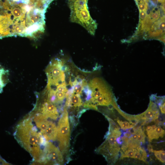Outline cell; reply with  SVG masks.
Returning <instances> with one entry per match:
<instances>
[{
  "label": "cell",
  "instance_id": "1",
  "mask_svg": "<svg viewBox=\"0 0 165 165\" xmlns=\"http://www.w3.org/2000/svg\"><path fill=\"white\" fill-rule=\"evenodd\" d=\"M32 122L29 115L24 118L16 125L13 136L19 144L32 156L33 163L40 164L43 154L42 146L44 145L46 141Z\"/></svg>",
  "mask_w": 165,
  "mask_h": 165
},
{
  "label": "cell",
  "instance_id": "2",
  "mask_svg": "<svg viewBox=\"0 0 165 165\" xmlns=\"http://www.w3.org/2000/svg\"><path fill=\"white\" fill-rule=\"evenodd\" d=\"M109 122V130L106 135V139L96 149V152L102 155L107 162L112 164L115 163L119 157L120 145L117 140L122 133L119 127L112 120Z\"/></svg>",
  "mask_w": 165,
  "mask_h": 165
},
{
  "label": "cell",
  "instance_id": "3",
  "mask_svg": "<svg viewBox=\"0 0 165 165\" xmlns=\"http://www.w3.org/2000/svg\"><path fill=\"white\" fill-rule=\"evenodd\" d=\"M85 0H69L71 21L79 24L91 35H94L97 28L95 21L90 16Z\"/></svg>",
  "mask_w": 165,
  "mask_h": 165
},
{
  "label": "cell",
  "instance_id": "4",
  "mask_svg": "<svg viewBox=\"0 0 165 165\" xmlns=\"http://www.w3.org/2000/svg\"><path fill=\"white\" fill-rule=\"evenodd\" d=\"M57 128V139L59 143L60 150L62 153H64L68 149L70 137L68 113L66 108H64L58 121Z\"/></svg>",
  "mask_w": 165,
  "mask_h": 165
},
{
  "label": "cell",
  "instance_id": "5",
  "mask_svg": "<svg viewBox=\"0 0 165 165\" xmlns=\"http://www.w3.org/2000/svg\"><path fill=\"white\" fill-rule=\"evenodd\" d=\"M44 146L41 163L50 164H63V156L58 147L51 142L47 141Z\"/></svg>",
  "mask_w": 165,
  "mask_h": 165
},
{
  "label": "cell",
  "instance_id": "6",
  "mask_svg": "<svg viewBox=\"0 0 165 165\" xmlns=\"http://www.w3.org/2000/svg\"><path fill=\"white\" fill-rule=\"evenodd\" d=\"M31 112L38 113L47 119L56 120L59 113L56 106L52 103L46 100L41 102L37 100L35 107Z\"/></svg>",
  "mask_w": 165,
  "mask_h": 165
},
{
  "label": "cell",
  "instance_id": "7",
  "mask_svg": "<svg viewBox=\"0 0 165 165\" xmlns=\"http://www.w3.org/2000/svg\"><path fill=\"white\" fill-rule=\"evenodd\" d=\"M13 20L11 14L6 12L3 14H0V36L11 35L10 27H12L13 29Z\"/></svg>",
  "mask_w": 165,
  "mask_h": 165
},
{
  "label": "cell",
  "instance_id": "8",
  "mask_svg": "<svg viewBox=\"0 0 165 165\" xmlns=\"http://www.w3.org/2000/svg\"><path fill=\"white\" fill-rule=\"evenodd\" d=\"M160 115L158 109L152 108L148 107L144 112L137 115V118L140 121L142 120L144 123L151 121H154L157 119Z\"/></svg>",
  "mask_w": 165,
  "mask_h": 165
},
{
  "label": "cell",
  "instance_id": "9",
  "mask_svg": "<svg viewBox=\"0 0 165 165\" xmlns=\"http://www.w3.org/2000/svg\"><path fill=\"white\" fill-rule=\"evenodd\" d=\"M133 158L137 159L147 163V156L146 151L141 146L135 148Z\"/></svg>",
  "mask_w": 165,
  "mask_h": 165
},
{
  "label": "cell",
  "instance_id": "10",
  "mask_svg": "<svg viewBox=\"0 0 165 165\" xmlns=\"http://www.w3.org/2000/svg\"><path fill=\"white\" fill-rule=\"evenodd\" d=\"M70 104L73 106L79 107L82 105V102L80 95L78 94H73L69 100Z\"/></svg>",
  "mask_w": 165,
  "mask_h": 165
},
{
  "label": "cell",
  "instance_id": "11",
  "mask_svg": "<svg viewBox=\"0 0 165 165\" xmlns=\"http://www.w3.org/2000/svg\"><path fill=\"white\" fill-rule=\"evenodd\" d=\"M165 134V130L160 126L156 127L155 131L151 136L148 140L149 142H151L153 139H158L159 137L163 138Z\"/></svg>",
  "mask_w": 165,
  "mask_h": 165
},
{
  "label": "cell",
  "instance_id": "12",
  "mask_svg": "<svg viewBox=\"0 0 165 165\" xmlns=\"http://www.w3.org/2000/svg\"><path fill=\"white\" fill-rule=\"evenodd\" d=\"M135 148H128L124 152L121 153V155L120 159H123V158L126 157H130L133 158L135 151Z\"/></svg>",
  "mask_w": 165,
  "mask_h": 165
},
{
  "label": "cell",
  "instance_id": "13",
  "mask_svg": "<svg viewBox=\"0 0 165 165\" xmlns=\"http://www.w3.org/2000/svg\"><path fill=\"white\" fill-rule=\"evenodd\" d=\"M160 15V12L158 8L156 7L152 10L148 16L153 22L159 19Z\"/></svg>",
  "mask_w": 165,
  "mask_h": 165
},
{
  "label": "cell",
  "instance_id": "14",
  "mask_svg": "<svg viewBox=\"0 0 165 165\" xmlns=\"http://www.w3.org/2000/svg\"><path fill=\"white\" fill-rule=\"evenodd\" d=\"M116 121L120 126L121 128L123 130H127L133 128L135 125L132 124H130L127 121H123L117 119Z\"/></svg>",
  "mask_w": 165,
  "mask_h": 165
},
{
  "label": "cell",
  "instance_id": "15",
  "mask_svg": "<svg viewBox=\"0 0 165 165\" xmlns=\"http://www.w3.org/2000/svg\"><path fill=\"white\" fill-rule=\"evenodd\" d=\"M153 152L156 157L160 161L165 163V151L163 150H153Z\"/></svg>",
  "mask_w": 165,
  "mask_h": 165
},
{
  "label": "cell",
  "instance_id": "16",
  "mask_svg": "<svg viewBox=\"0 0 165 165\" xmlns=\"http://www.w3.org/2000/svg\"><path fill=\"white\" fill-rule=\"evenodd\" d=\"M82 83L81 82L75 83L73 89L74 93L80 94L82 93Z\"/></svg>",
  "mask_w": 165,
  "mask_h": 165
},
{
  "label": "cell",
  "instance_id": "17",
  "mask_svg": "<svg viewBox=\"0 0 165 165\" xmlns=\"http://www.w3.org/2000/svg\"><path fill=\"white\" fill-rule=\"evenodd\" d=\"M140 12V22L143 21L147 17L146 12L142 11Z\"/></svg>",
  "mask_w": 165,
  "mask_h": 165
},
{
  "label": "cell",
  "instance_id": "18",
  "mask_svg": "<svg viewBox=\"0 0 165 165\" xmlns=\"http://www.w3.org/2000/svg\"><path fill=\"white\" fill-rule=\"evenodd\" d=\"M161 112L163 114L165 113V103L159 107Z\"/></svg>",
  "mask_w": 165,
  "mask_h": 165
},
{
  "label": "cell",
  "instance_id": "19",
  "mask_svg": "<svg viewBox=\"0 0 165 165\" xmlns=\"http://www.w3.org/2000/svg\"><path fill=\"white\" fill-rule=\"evenodd\" d=\"M148 149L149 152H153V150L152 148V146L150 144L148 145Z\"/></svg>",
  "mask_w": 165,
  "mask_h": 165
},
{
  "label": "cell",
  "instance_id": "20",
  "mask_svg": "<svg viewBox=\"0 0 165 165\" xmlns=\"http://www.w3.org/2000/svg\"><path fill=\"white\" fill-rule=\"evenodd\" d=\"M151 126H147L146 128V131L147 132V133H148L150 132V131L151 130Z\"/></svg>",
  "mask_w": 165,
  "mask_h": 165
},
{
  "label": "cell",
  "instance_id": "21",
  "mask_svg": "<svg viewBox=\"0 0 165 165\" xmlns=\"http://www.w3.org/2000/svg\"><path fill=\"white\" fill-rule=\"evenodd\" d=\"M1 80V79H0V90L1 89L2 86H3V85L2 82Z\"/></svg>",
  "mask_w": 165,
  "mask_h": 165
},
{
  "label": "cell",
  "instance_id": "22",
  "mask_svg": "<svg viewBox=\"0 0 165 165\" xmlns=\"http://www.w3.org/2000/svg\"><path fill=\"white\" fill-rule=\"evenodd\" d=\"M157 0L159 2H161L163 3H164L165 0Z\"/></svg>",
  "mask_w": 165,
  "mask_h": 165
},
{
  "label": "cell",
  "instance_id": "23",
  "mask_svg": "<svg viewBox=\"0 0 165 165\" xmlns=\"http://www.w3.org/2000/svg\"><path fill=\"white\" fill-rule=\"evenodd\" d=\"M2 161V160L1 158V157H0V162H1Z\"/></svg>",
  "mask_w": 165,
  "mask_h": 165
},
{
  "label": "cell",
  "instance_id": "24",
  "mask_svg": "<svg viewBox=\"0 0 165 165\" xmlns=\"http://www.w3.org/2000/svg\"><path fill=\"white\" fill-rule=\"evenodd\" d=\"M86 1H87V0H85Z\"/></svg>",
  "mask_w": 165,
  "mask_h": 165
},
{
  "label": "cell",
  "instance_id": "25",
  "mask_svg": "<svg viewBox=\"0 0 165 165\" xmlns=\"http://www.w3.org/2000/svg\"></svg>",
  "mask_w": 165,
  "mask_h": 165
}]
</instances>
